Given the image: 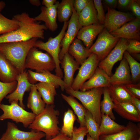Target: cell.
<instances>
[{
  "label": "cell",
  "instance_id": "ffe728a7",
  "mask_svg": "<svg viewBox=\"0 0 140 140\" xmlns=\"http://www.w3.org/2000/svg\"><path fill=\"white\" fill-rule=\"evenodd\" d=\"M110 85V76L97 67L92 76L83 84L80 90L84 91L95 88H107Z\"/></svg>",
  "mask_w": 140,
  "mask_h": 140
},
{
  "label": "cell",
  "instance_id": "3957f363",
  "mask_svg": "<svg viewBox=\"0 0 140 140\" xmlns=\"http://www.w3.org/2000/svg\"><path fill=\"white\" fill-rule=\"evenodd\" d=\"M59 111L54 104L46 105L44 110L36 116L28 128L42 132L45 135L46 140L50 139L60 132L58 126Z\"/></svg>",
  "mask_w": 140,
  "mask_h": 140
},
{
  "label": "cell",
  "instance_id": "4316f807",
  "mask_svg": "<svg viewBox=\"0 0 140 140\" xmlns=\"http://www.w3.org/2000/svg\"><path fill=\"white\" fill-rule=\"evenodd\" d=\"M30 92L27 99V107L32 110L33 113L37 115L44 110L46 104L35 84L32 87Z\"/></svg>",
  "mask_w": 140,
  "mask_h": 140
},
{
  "label": "cell",
  "instance_id": "e0dca14e",
  "mask_svg": "<svg viewBox=\"0 0 140 140\" xmlns=\"http://www.w3.org/2000/svg\"><path fill=\"white\" fill-rule=\"evenodd\" d=\"M140 19L136 18L110 33L119 38L140 40Z\"/></svg>",
  "mask_w": 140,
  "mask_h": 140
},
{
  "label": "cell",
  "instance_id": "44dd1931",
  "mask_svg": "<svg viewBox=\"0 0 140 140\" xmlns=\"http://www.w3.org/2000/svg\"><path fill=\"white\" fill-rule=\"evenodd\" d=\"M60 64L64 72L63 80L67 89L71 88L73 81L74 73L79 69V65L68 52L65 53L60 61Z\"/></svg>",
  "mask_w": 140,
  "mask_h": 140
},
{
  "label": "cell",
  "instance_id": "60d3db41",
  "mask_svg": "<svg viewBox=\"0 0 140 140\" xmlns=\"http://www.w3.org/2000/svg\"><path fill=\"white\" fill-rule=\"evenodd\" d=\"M126 51L130 54L140 53L139 41L134 39L127 40V46Z\"/></svg>",
  "mask_w": 140,
  "mask_h": 140
},
{
  "label": "cell",
  "instance_id": "7a4b0ae2",
  "mask_svg": "<svg viewBox=\"0 0 140 140\" xmlns=\"http://www.w3.org/2000/svg\"><path fill=\"white\" fill-rule=\"evenodd\" d=\"M38 39L34 38L24 41L0 44L1 52L20 73L25 70V59L31 48L34 47Z\"/></svg>",
  "mask_w": 140,
  "mask_h": 140
},
{
  "label": "cell",
  "instance_id": "836d02e7",
  "mask_svg": "<svg viewBox=\"0 0 140 140\" xmlns=\"http://www.w3.org/2000/svg\"><path fill=\"white\" fill-rule=\"evenodd\" d=\"M76 119L72 110L69 109L66 111L64 114L63 124L60 129V132L71 138L74 128V123Z\"/></svg>",
  "mask_w": 140,
  "mask_h": 140
},
{
  "label": "cell",
  "instance_id": "f6af8a7d",
  "mask_svg": "<svg viewBox=\"0 0 140 140\" xmlns=\"http://www.w3.org/2000/svg\"><path fill=\"white\" fill-rule=\"evenodd\" d=\"M71 138L65 134L60 132L55 137L47 140H70Z\"/></svg>",
  "mask_w": 140,
  "mask_h": 140
},
{
  "label": "cell",
  "instance_id": "5b68a950",
  "mask_svg": "<svg viewBox=\"0 0 140 140\" xmlns=\"http://www.w3.org/2000/svg\"><path fill=\"white\" fill-rule=\"evenodd\" d=\"M68 25V21L64 22L62 29L57 36L54 38L50 37L46 42L37 40L34 46L45 51L51 56L55 65V75L61 78L63 77V74L60 66V61L59 55L61 50V43L65 34Z\"/></svg>",
  "mask_w": 140,
  "mask_h": 140
},
{
  "label": "cell",
  "instance_id": "d4e9b609",
  "mask_svg": "<svg viewBox=\"0 0 140 140\" xmlns=\"http://www.w3.org/2000/svg\"><path fill=\"white\" fill-rule=\"evenodd\" d=\"M114 110L122 117L129 120L140 121V114L131 102L114 103Z\"/></svg>",
  "mask_w": 140,
  "mask_h": 140
},
{
  "label": "cell",
  "instance_id": "7402d4cb",
  "mask_svg": "<svg viewBox=\"0 0 140 140\" xmlns=\"http://www.w3.org/2000/svg\"><path fill=\"white\" fill-rule=\"evenodd\" d=\"M111 85H126L132 83L130 71L125 58L123 57L114 73L110 76Z\"/></svg>",
  "mask_w": 140,
  "mask_h": 140
},
{
  "label": "cell",
  "instance_id": "4fadbf2b",
  "mask_svg": "<svg viewBox=\"0 0 140 140\" xmlns=\"http://www.w3.org/2000/svg\"><path fill=\"white\" fill-rule=\"evenodd\" d=\"M78 18V15L73 8L72 15L68 21L67 29L61 43L60 46L62 48L59 55L60 61L68 52L69 46L76 38L79 30L82 27L79 23Z\"/></svg>",
  "mask_w": 140,
  "mask_h": 140
},
{
  "label": "cell",
  "instance_id": "d590c367",
  "mask_svg": "<svg viewBox=\"0 0 140 140\" xmlns=\"http://www.w3.org/2000/svg\"><path fill=\"white\" fill-rule=\"evenodd\" d=\"M85 126L90 136L95 140H100V125L94 119L92 114L87 110L85 116Z\"/></svg>",
  "mask_w": 140,
  "mask_h": 140
},
{
  "label": "cell",
  "instance_id": "484cf974",
  "mask_svg": "<svg viewBox=\"0 0 140 140\" xmlns=\"http://www.w3.org/2000/svg\"><path fill=\"white\" fill-rule=\"evenodd\" d=\"M107 88L114 103H131L133 96L128 90L125 85H111Z\"/></svg>",
  "mask_w": 140,
  "mask_h": 140
},
{
  "label": "cell",
  "instance_id": "2e32d148",
  "mask_svg": "<svg viewBox=\"0 0 140 140\" xmlns=\"http://www.w3.org/2000/svg\"><path fill=\"white\" fill-rule=\"evenodd\" d=\"M140 138V125L129 121L123 130L113 134L100 136L99 140H138Z\"/></svg>",
  "mask_w": 140,
  "mask_h": 140
},
{
  "label": "cell",
  "instance_id": "6da1fadb",
  "mask_svg": "<svg viewBox=\"0 0 140 140\" xmlns=\"http://www.w3.org/2000/svg\"><path fill=\"white\" fill-rule=\"evenodd\" d=\"M13 18L18 21L19 27L0 35V44L24 41L34 38L44 39V31L47 29L45 25L35 21L26 12L15 15Z\"/></svg>",
  "mask_w": 140,
  "mask_h": 140
},
{
  "label": "cell",
  "instance_id": "603a6c76",
  "mask_svg": "<svg viewBox=\"0 0 140 140\" xmlns=\"http://www.w3.org/2000/svg\"><path fill=\"white\" fill-rule=\"evenodd\" d=\"M20 73L7 59L0 52V80L4 83L16 81Z\"/></svg>",
  "mask_w": 140,
  "mask_h": 140
},
{
  "label": "cell",
  "instance_id": "816d5d0a",
  "mask_svg": "<svg viewBox=\"0 0 140 140\" xmlns=\"http://www.w3.org/2000/svg\"><path fill=\"white\" fill-rule=\"evenodd\" d=\"M6 6L5 3L3 1H0V12L4 9Z\"/></svg>",
  "mask_w": 140,
  "mask_h": 140
},
{
  "label": "cell",
  "instance_id": "cb8c5ba5",
  "mask_svg": "<svg viewBox=\"0 0 140 140\" xmlns=\"http://www.w3.org/2000/svg\"><path fill=\"white\" fill-rule=\"evenodd\" d=\"M68 52L79 65H81L91 55L87 48L80 40L76 38L69 46Z\"/></svg>",
  "mask_w": 140,
  "mask_h": 140
},
{
  "label": "cell",
  "instance_id": "ac0fdd59",
  "mask_svg": "<svg viewBox=\"0 0 140 140\" xmlns=\"http://www.w3.org/2000/svg\"><path fill=\"white\" fill-rule=\"evenodd\" d=\"M59 3L58 1H57L54 5L49 8L44 6H41L40 13L33 18L34 20L37 22H44L47 29L52 32L56 30L58 27L57 22V9Z\"/></svg>",
  "mask_w": 140,
  "mask_h": 140
},
{
  "label": "cell",
  "instance_id": "7dc6e473",
  "mask_svg": "<svg viewBox=\"0 0 140 140\" xmlns=\"http://www.w3.org/2000/svg\"><path fill=\"white\" fill-rule=\"evenodd\" d=\"M131 103L140 114V99L133 96Z\"/></svg>",
  "mask_w": 140,
  "mask_h": 140
},
{
  "label": "cell",
  "instance_id": "bcb514c9",
  "mask_svg": "<svg viewBox=\"0 0 140 140\" xmlns=\"http://www.w3.org/2000/svg\"><path fill=\"white\" fill-rule=\"evenodd\" d=\"M132 0H118L117 4L121 8H128Z\"/></svg>",
  "mask_w": 140,
  "mask_h": 140
},
{
  "label": "cell",
  "instance_id": "52a82bcc",
  "mask_svg": "<svg viewBox=\"0 0 140 140\" xmlns=\"http://www.w3.org/2000/svg\"><path fill=\"white\" fill-rule=\"evenodd\" d=\"M10 105L1 104L0 109L3 113L0 116V121L11 119L16 123H21L25 128L28 127L34 120L36 115L25 110L19 103L13 101Z\"/></svg>",
  "mask_w": 140,
  "mask_h": 140
},
{
  "label": "cell",
  "instance_id": "ee69618b",
  "mask_svg": "<svg viewBox=\"0 0 140 140\" xmlns=\"http://www.w3.org/2000/svg\"><path fill=\"white\" fill-rule=\"evenodd\" d=\"M90 0H74L73 7L78 15L82 10L87 5Z\"/></svg>",
  "mask_w": 140,
  "mask_h": 140
},
{
  "label": "cell",
  "instance_id": "4dcf8cb0",
  "mask_svg": "<svg viewBox=\"0 0 140 140\" xmlns=\"http://www.w3.org/2000/svg\"><path fill=\"white\" fill-rule=\"evenodd\" d=\"M35 85L46 104H54V97L57 94L55 87L44 82H39Z\"/></svg>",
  "mask_w": 140,
  "mask_h": 140
},
{
  "label": "cell",
  "instance_id": "c3c4849f",
  "mask_svg": "<svg viewBox=\"0 0 140 140\" xmlns=\"http://www.w3.org/2000/svg\"><path fill=\"white\" fill-rule=\"evenodd\" d=\"M103 1L107 7L113 9L116 7L117 3V0H104Z\"/></svg>",
  "mask_w": 140,
  "mask_h": 140
},
{
  "label": "cell",
  "instance_id": "f907efd6",
  "mask_svg": "<svg viewBox=\"0 0 140 140\" xmlns=\"http://www.w3.org/2000/svg\"><path fill=\"white\" fill-rule=\"evenodd\" d=\"M29 1L30 3L34 6H38L41 4V3L39 0H30Z\"/></svg>",
  "mask_w": 140,
  "mask_h": 140
},
{
  "label": "cell",
  "instance_id": "8992f818",
  "mask_svg": "<svg viewBox=\"0 0 140 140\" xmlns=\"http://www.w3.org/2000/svg\"><path fill=\"white\" fill-rule=\"evenodd\" d=\"M25 68L34 70L37 72L45 71H51L55 69L54 61L48 53H44L33 47L27 55L25 63Z\"/></svg>",
  "mask_w": 140,
  "mask_h": 140
},
{
  "label": "cell",
  "instance_id": "1f68e13d",
  "mask_svg": "<svg viewBox=\"0 0 140 140\" xmlns=\"http://www.w3.org/2000/svg\"><path fill=\"white\" fill-rule=\"evenodd\" d=\"M74 0H62L57 7V18L59 22H68L71 17Z\"/></svg>",
  "mask_w": 140,
  "mask_h": 140
},
{
  "label": "cell",
  "instance_id": "9a60e30c",
  "mask_svg": "<svg viewBox=\"0 0 140 140\" xmlns=\"http://www.w3.org/2000/svg\"><path fill=\"white\" fill-rule=\"evenodd\" d=\"M27 72L28 81L32 84H35L37 82H44L51 84L56 88L60 87L62 91L67 89L62 78L52 74L50 71H45L38 73L29 70Z\"/></svg>",
  "mask_w": 140,
  "mask_h": 140
},
{
  "label": "cell",
  "instance_id": "db71d44e",
  "mask_svg": "<svg viewBox=\"0 0 140 140\" xmlns=\"http://www.w3.org/2000/svg\"><path fill=\"white\" fill-rule=\"evenodd\" d=\"M87 135L86 140H95L91 137L88 134H87Z\"/></svg>",
  "mask_w": 140,
  "mask_h": 140
},
{
  "label": "cell",
  "instance_id": "9c48e42d",
  "mask_svg": "<svg viewBox=\"0 0 140 140\" xmlns=\"http://www.w3.org/2000/svg\"><path fill=\"white\" fill-rule=\"evenodd\" d=\"M100 62L96 55L91 53L79 67L71 88L74 90H79L86 81L93 75Z\"/></svg>",
  "mask_w": 140,
  "mask_h": 140
},
{
  "label": "cell",
  "instance_id": "8fae6325",
  "mask_svg": "<svg viewBox=\"0 0 140 140\" xmlns=\"http://www.w3.org/2000/svg\"><path fill=\"white\" fill-rule=\"evenodd\" d=\"M45 137L43 132L31 129L30 131L19 130L14 123L8 122L7 128L0 140H40Z\"/></svg>",
  "mask_w": 140,
  "mask_h": 140
},
{
  "label": "cell",
  "instance_id": "5bb4252c",
  "mask_svg": "<svg viewBox=\"0 0 140 140\" xmlns=\"http://www.w3.org/2000/svg\"><path fill=\"white\" fill-rule=\"evenodd\" d=\"M16 81L17 83L16 89L5 98L10 103L13 101L19 102V105L25 109V105L23 102L24 95L25 92L30 91L32 87L34 84L29 82L27 72L25 70L19 73L17 77Z\"/></svg>",
  "mask_w": 140,
  "mask_h": 140
},
{
  "label": "cell",
  "instance_id": "74e56055",
  "mask_svg": "<svg viewBox=\"0 0 140 140\" xmlns=\"http://www.w3.org/2000/svg\"><path fill=\"white\" fill-rule=\"evenodd\" d=\"M17 83V81L9 83L0 81V105L4 98L15 90Z\"/></svg>",
  "mask_w": 140,
  "mask_h": 140
},
{
  "label": "cell",
  "instance_id": "ba28073f",
  "mask_svg": "<svg viewBox=\"0 0 140 140\" xmlns=\"http://www.w3.org/2000/svg\"><path fill=\"white\" fill-rule=\"evenodd\" d=\"M120 38L111 34L105 28L99 35L95 42L89 50L97 56L100 61L103 60L113 50Z\"/></svg>",
  "mask_w": 140,
  "mask_h": 140
},
{
  "label": "cell",
  "instance_id": "e575fe53",
  "mask_svg": "<svg viewBox=\"0 0 140 140\" xmlns=\"http://www.w3.org/2000/svg\"><path fill=\"white\" fill-rule=\"evenodd\" d=\"M128 64L130 71L132 83H137L140 79V64L126 51L123 54Z\"/></svg>",
  "mask_w": 140,
  "mask_h": 140
},
{
  "label": "cell",
  "instance_id": "ab89813d",
  "mask_svg": "<svg viewBox=\"0 0 140 140\" xmlns=\"http://www.w3.org/2000/svg\"><path fill=\"white\" fill-rule=\"evenodd\" d=\"M88 134L86 126L76 127L74 128L71 140H84L85 136Z\"/></svg>",
  "mask_w": 140,
  "mask_h": 140
},
{
  "label": "cell",
  "instance_id": "f1b7e54d",
  "mask_svg": "<svg viewBox=\"0 0 140 140\" xmlns=\"http://www.w3.org/2000/svg\"><path fill=\"white\" fill-rule=\"evenodd\" d=\"M101 118L99 130L100 136L113 134L122 131L125 128V126L116 123L107 115H101Z\"/></svg>",
  "mask_w": 140,
  "mask_h": 140
},
{
  "label": "cell",
  "instance_id": "f5cc1de1",
  "mask_svg": "<svg viewBox=\"0 0 140 140\" xmlns=\"http://www.w3.org/2000/svg\"><path fill=\"white\" fill-rule=\"evenodd\" d=\"M132 57H134L139 61H140V55L139 53H135L130 54Z\"/></svg>",
  "mask_w": 140,
  "mask_h": 140
},
{
  "label": "cell",
  "instance_id": "d6986e66",
  "mask_svg": "<svg viewBox=\"0 0 140 140\" xmlns=\"http://www.w3.org/2000/svg\"><path fill=\"white\" fill-rule=\"evenodd\" d=\"M104 28L103 24L99 23L82 27L79 31L76 38L81 40L85 47L89 49L96 37Z\"/></svg>",
  "mask_w": 140,
  "mask_h": 140
},
{
  "label": "cell",
  "instance_id": "b9f144b4",
  "mask_svg": "<svg viewBox=\"0 0 140 140\" xmlns=\"http://www.w3.org/2000/svg\"><path fill=\"white\" fill-rule=\"evenodd\" d=\"M126 88L133 96L140 99V84L130 83L125 85Z\"/></svg>",
  "mask_w": 140,
  "mask_h": 140
},
{
  "label": "cell",
  "instance_id": "7c38bea8",
  "mask_svg": "<svg viewBox=\"0 0 140 140\" xmlns=\"http://www.w3.org/2000/svg\"><path fill=\"white\" fill-rule=\"evenodd\" d=\"M136 18L129 13L118 11L107 7L103 25L104 28L110 33Z\"/></svg>",
  "mask_w": 140,
  "mask_h": 140
},
{
  "label": "cell",
  "instance_id": "83f0119b",
  "mask_svg": "<svg viewBox=\"0 0 140 140\" xmlns=\"http://www.w3.org/2000/svg\"><path fill=\"white\" fill-rule=\"evenodd\" d=\"M78 17L79 22L82 27L99 23L93 0H90L87 5L78 15Z\"/></svg>",
  "mask_w": 140,
  "mask_h": 140
},
{
  "label": "cell",
  "instance_id": "681fc988",
  "mask_svg": "<svg viewBox=\"0 0 140 140\" xmlns=\"http://www.w3.org/2000/svg\"><path fill=\"white\" fill-rule=\"evenodd\" d=\"M57 1L56 0H43L42 2V4L44 6L49 8L54 5Z\"/></svg>",
  "mask_w": 140,
  "mask_h": 140
},
{
  "label": "cell",
  "instance_id": "d6a6232c",
  "mask_svg": "<svg viewBox=\"0 0 140 140\" xmlns=\"http://www.w3.org/2000/svg\"><path fill=\"white\" fill-rule=\"evenodd\" d=\"M103 100L100 102V111L101 115H105L110 117L113 120L115 117L113 112L115 107L109 93L107 88H104L103 89Z\"/></svg>",
  "mask_w": 140,
  "mask_h": 140
},
{
  "label": "cell",
  "instance_id": "6f0895ef",
  "mask_svg": "<svg viewBox=\"0 0 140 140\" xmlns=\"http://www.w3.org/2000/svg\"></svg>",
  "mask_w": 140,
  "mask_h": 140
},
{
  "label": "cell",
  "instance_id": "8d00e7d4",
  "mask_svg": "<svg viewBox=\"0 0 140 140\" xmlns=\"http://www.w3.org/2000/svg\"><path fill=\"white\" fill-rule=\"evenodd\" d=\"M18 21L8 18L0 12V35L14 30L19 27Z\"/></svg>",
  "mask_w": 140,
  "mask_h": 140
},
{
  "label": "cell",
  "instance_id": "7bdbcfd3",
  "mask_svg": "<svg viewBox=\"0 0 140 140\" xmlns=\"http://www.w3.org/2000/svg\"><path fill=\"white\" fill-rule=\"evenodd\" d=\"M140 1L132 0L128 8L130 9L136 17V18L140 19Z\"/></svg>",
  "mask_w": 140,
  "mask_h": 140
},
{
  "label": "cell",
  "instance_id": "11a10c76",
  "mask_svg": "<svg viewBox=\"0 0 140 140\" xmlns=\"http://www.w3.org/2000/svg\"><path fill=\"white\" fill-rule=\"evenodd\" d=\"M138 140H140V138H139Z\"/></svg>",
  "mask_w": 140,
  "mask_h": 140
},
{
  "label": "cell",
  "instance_id": "f35d334b",
  "mask_svg": "<svg viewBox=\"0 0 140 140\" xmlns=\"http://www.w3.org/2000/svg\"><path fill=\"white\" fill-rule=\"evenodd\" d=\"M95 8L97 13V18L99 23L101 24H104L105 18V15L103 8L102 1L93 0Z\"/></svg>",
  "mask_w": 140,
  "mask_h": 140
},
{
  "label": "cell",
  "instance_id": "277c9868",
  "mask_svg": "<svg viewBox=\"0 0 140 140\" xmlns=\"http://www.w3.org/2000/svg\"><path fill=\"white\" fill-rule=\"evenodd\" d=\"M103 89V88L100 87L82 91L74 90L71 88L66 89L65 90L67 94L77 98L81 102L100 125L102 119L100 102Z\"/></svg>",
  "mask_w": 140,
  "mask_h": 140
},
{
  "label": "cell",
  "instance_id": "9f6ffc18",
  "mask_svg": "<svg viewBox=\"0 0 140 140\" xmlns=\"http://www.w3.org/2000/svg\"><path fill=\"white\" fill-rule=\"evenodd\" d=\"M70 140H71V139H70Z\"/></svg>",
  "mask_w": 140,
  "mask_h": 140
},
{
  "label": "cell",
  "instance_id": "f546056e",
  "mask_svg": "<svg viewBox=\"0 0 140 140\" xmlns=\"http://www.w3.org/2000/svg\"><path fill=\"white\" fill-rule=\"evenodd\" d=\"M62 98L71 106L78 117L80 127L85 126V116L87 109L74 97L61 94Z\"/></svg>",
  "mask_w": 140,
  "mask_h": 140
},
{
  "label": "cell",
  "instance_id": "30bf717a",
  "mask_svg": "<svg viewBox=\"0 0 140 140\" xmlns=\"http://www.w3.org/2000/svg\"><path fill=\"white\" fill-rule=\"evenodd\" d=\"M127 46V40L120 38L116 45L107 57L99 62L98 67L110 76L112 75V70L114 65L121 61Z\"/></svg>",
  "mask_w": 140,
  "mask_h": 140
}]
</instances>
